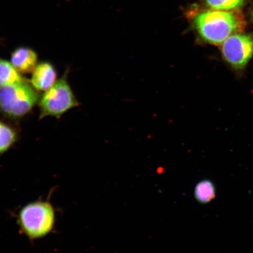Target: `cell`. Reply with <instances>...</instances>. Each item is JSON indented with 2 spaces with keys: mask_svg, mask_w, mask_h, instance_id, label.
Returning <instances> with one entry per match:
<instances>
[{
  "mask_svg": "<svg viewBox=\"0 0 253 253\" xmlns=\"http://www.w3.org/2000/svg\"><path fill=\"white\" fill-rule=\"evenodd\" d=\"M27 80L14 67L11 62L0 58V87L20 83Z\"/></svg>",
  "mask_w": 253,
  "mask_h": 253,
  "instance_id": "9c48e42d",
  "label": "cell"
},
{
  "mask_svg": "<svg viewBox=\"0 0 253 253\" xmlns=\"http://www.w3.org/2000/svg\"><path fill=\"white\" fill-rule=\"evenodd\" d=\"M244 18L235 10L211 9L199 12L194 26L199 39L213 45H221L227 38L244 28Z\"/></svg>",
  "mask_w": 253,
  "mask_h": 253,
  "instance_id": "6da1fadb",
  "label": "cell"
},
{
  "mask_svg": "<svg viewBox=\"0 0 253 253\" xmlns=\"http://www.w3.org/2000/svg\"><path fill=\"white\" fill-rule=\"evenodd\" d=\"M40 97V91L28 80L0 87V114L12 120L23 118L39 103Z\"/></svg>",
  "mask_w": 253,
  "mask_h": 253,
  "instance_id": "3957f363",
  "label": "cell"
},
{
  "mask_svg": "<svg viewBox=\"0 0 253 253\" xmlns=\"http://www.w3.org/2000/svg\"><path fill=\"white\" fill-rule=\"evenodd\" d=\"M18 138L17 128L9 123L0 120V156L13 147Z\"/></svg>",
  "mask_w": 253,
  "mask_h": 253,
  "instance_id": "ba28073f",
  "label": "cell"
},
{
  "mask_svg": "<svg viewBox=\"0 0 253 253\" xmlns=\"http://www.w3.org/2000/svg\"><path fill=\"white\" fill-rule=\"evenodd\" d=\"M194 197L199 203H210L216 197V188L214 183L209 179H204L196 185Z\"/></svg>",
  "mask_w": 253,
  "mask_h": 253,
  "instance_id": "30bf717a",
  "label": "cell"
},
{
  "mask_svg": "<svg viewBox=\"0 0 253 253\" xmlns=\"http://www.w3.org/2000/svg\"><path fill=\"white\" fill-rule=\"evenodd\" d=\"M20 233L34 242L45 237L54 230L56 211L49 199L40 198L22 207L16 215Z\"/></svg>",
  "mask_w": 253,
  "mask_h": 253,
  "instance_id": "7a4b0ae2",
  "label": "cell"
},
{
  "mask_svg": "<svg viewBox=\"0 0 253 253\" xmlns=\"http://www.w3.org/2000/svg\"><path fill=\"white\" fill-rule=\"evenodd\" d=\"M208 7L218 10H236L241 7L245 0H204Z\"/></svg>",
  "mask_w": 253,
  "mask_h": 253,
  "instance_id": "8fae6325",
  "label": "cell"
},
{
  "mask_svg": "<svg viewBox=\"0 0 253 253\" xmlns=\"http://www.w3.org/2000/svg\"><path fill=\"white\" fill-rule=\"evenodd\" d=\"M39 56L36 51L30 47H17L11 55V63L22 75L33 73L38 65Z\"/></svg>",
  "mask_w": 253,
  "mask_h": 253,
  "instance_id": "52a82bcc",
  "label": "cell"
},
{
  "mask_svg": "<svg viewBox=\"0 0 253 253\" xmlns=\"http://www.w3.org/2000/svg\"><path fill=\"white\" fill-rule=\"evenodd\" d=\"M69 70L53 86L44 92L39 102L40 119L47 116L60 119L65 113L79 106L68 81Z\"/></svg>",
  "mask_w": 253,
  "mask_h": 253,
  "instance_id": "277c9868",
  "label": "cell"
},
{
  "mask_svg": "<svg viewBox=\"0 0 253 253\" xmlns=\"http://www.w3.org/2000/svg\"><path fill=\"white\" fill-rule=\"evenodd\" d=\"M221 53L227 64L237 71L244 69L253 55V41L248 35L236 33L221 44Z\"/></svg>",
  "mask_w": 253,
  "mask_h": 253,
  "instance_id": "5b68a950",
  "label": "cell"
},
{
  "mask_svg": "<svg viewBox=\"0 0 253 253\" xmlns=\"http://www.w3.org/2000/svg\"><path fill=\"white\" fill-rule=\"evenodd\" d=\"M252 17H253V11L252 12Z\"/></svg>",
  "mask_w": 253,
  "mask_h": 253,
  "instance_id": "7c38bea8",
  "label": "cell"
},
{
  "mask_svg": "<svg viewBox=\"0 0 253 253\" xmlns=\"http://www.w3.org/2000/svg\"><path fill=\"white\" fill-rule=\"evenodd\" d=\"M57 76L55 66L49 62L43 61L38 63L30 82L38 91H45L56 83Z\"/></svg>",
  "mask_w": 253,
  "mask_h": 253,
  "instance_id": "8992f818",
  "label": "cell"
}]
</instances>
